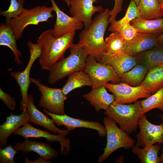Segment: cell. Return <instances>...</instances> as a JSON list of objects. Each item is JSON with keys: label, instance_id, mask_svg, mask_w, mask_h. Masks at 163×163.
<instances>
[{"label": "cell", "instance_id": "d6986e66", "mask_svg": "<svg viewBox=\"0 0 163 163\" xmlns=\"http://www.w3.org/2000/svg\"><path fill=\"white\" fill-rule=\"evenodd\" d=\"M29 122L27 110H23L21 114L14 115L11 113L6 117V121L0 125V147L7 146L8 138L11 134L21 126Z\"/></svg>", "mask_w": 163, "mask_h": 163}, {"label": "cell", "instance_id": "8fae6325", "mask_svg": "<svg viewBox=\"0 0 163 163\" xmlns=\"http://www.w3.org/2000/svg\"><path fill=\"white\" fill-rule=\"evenodd\" d=\"M163 120V116H160ZM138 126L140 131L136 135V146L142 148L158 143L163 145V121L159 125L153 124L142 114Z\"/></svg>", "mask_w": 163, "mask_h": 163}, {"label": "cell", "instance_id": "2e32d148", "mask_svg": "<svg viewBox=\"0 0 163 163\" xmlns=\"http://www.w3.org/2000/svg\"><path fill=\"white\" fill-rule=\"evenodd\" d=\"M158 36L138 32L133 39L125 43L123 53L133 56L156 46L159 45Z\"/></svg>", "mask_w": 163, "mask_h": 163}, {"label": "cell", "instance_id": "d590c367", "mask_svg": "<svg viewBox=\"0 0 163 163\" xmlns=\"http://www.w3.org/2000/svg\"><path fill=\"white\" fill-rule=\"evenodd\" d=\"M0 99L6 106L7 108L11 110H14L16 107L15 99L3 91L0 88Z\"/></svg>", "mask_w": 163, "mask_h": 163}, {"label": "cell", "instance_id": "8d00e7d4", "mask_svg": "<svg viewBox=\"0 0 163 163\" xmlns=\"http://www.w3.org/2000/svg\"><path fill=\"white\" fill-rule=\"evenodd\" d=\"M114 5L112 10L110 11L109 18L108 22L110 23L112 21L115 20L117 15L121 12L122 10V7L124 0H114Z\"/></svg>", "mask_w": 163, "mask_h": 163}, {"label": "cell", "instance_id": "f6af8a7d", "mask_svg": "<svg viewBox=\"0 0 163 163\" xmlns=\"http://www.w3.org/2000/svg\"></svg>", "mask_w": 163, "mask_h": 163}, {"label": "cell", "instance_id": "ffe728a7", "mask_svg": "<svg viewBox=\"0 0 163 163\" xmlns=\"http://www.w3.org/2000/svg\"><path fill=\"white\" fill-rule=\"evenodd\" d=\"M100 62L111 66L120 78L123 73L131 69L137 64L135 57L123 53L113 56L104 53Z\"/></svg>", "mask_w": 163, "mask_h": 163}, {"label": "cell", "instance_id": "9c48e42d", "mask_svg": "<svg viewBox=\"0 0 163 163\" xmlns=\"http://www.w3.org/2000/svg\"><path fill=\"white\" fill-rule=\"evenodd\" d=\"M30 53V59L27 66L22 71L12 72L11 76L16 81L20 88L21 101L20 103V109L22 110H27L28 91L31 83L30 74L31 67L35 61L39 58L41 53V49L37 43L30 41L27 43Z\"/></svg>", "mask_w": 163, "mask_h": 163}, {"label": "cell", "instance_id": "52a82bcc", "mask_svg": "<svg viewBox=\"0 0 163 163\" xmlns=\"http://www.w3.org/2000/svg\"><path fill=\"white\" fill-rule=\"evenodd\" d=\"M30 81L38 87L41 92L39 103L40 107L55 114H65L64 102L67 97L63 93L62 88L48 87L38 79L33 78H30Z\"/></svg>", "mask_w": 163, "mask_h": 163}, {"label": "cell", "instance_id": "7bdbcfd3", "mask_svg": "<svg viewBox=\"0 0 163 163\" xmlns=\"http://www.w3.org/2000/svg\"><path fill=\"white\" fill-rule=\"evenodd\" d=\"M161 4V5L162 14H163V0H162V2Z\"/></svg>", "mask_w": 163, "mask_h": 163}, {"label": "cell", "instance_id": "cb8c5ba5", "mask_svg": "<svg viewBox=\"0 0 163 163\" xmlns=\"http://www.w3.org/2000/svg\"><path fill=\"white\" fill-rule=\"evenodd\" d=\"M130 24L141 33L158 35L163 31V18L146 20L138 17Z\"/></svg>", "mask_w": 163, "mask_h": 163}, {"label": "cell", "instance_id": "b9f144b4", "mask_svg": "<svg viewBox=\"0 0 163 163\" xmlns=\"http://www.w3.org/2000/svg\"><path fill=\"white\" fill-rule=\"evenodd\" d=\"M137 6L139 4L140 0H133Z\"/></svg>", "mask_w": 163, "mask_h": 163}, {"label": "cell", "instance_id": "9a60e30c", "mask_svg": "<svg viewBox=\"0 0 163 163\" xmlns=\"http://www.w3.org/2000/svg\"><path fill=\"white\" fill-rule=\"evenodd\" d=\"M56 15V23L53 29V35L59 38L72 31L80 30L84 26L82 22L65 14L58 7L54 0H50Z\"/></svg>", "mask_w": 163, "mask_h": 163}, {"label": "cell", "instance_id": "4dcf8cb0", "mask_svg": "<svg viewBox=\"0 0 163 163\" xmlns=\"http://www.w3.org/2000/svg\"><path fill=\"white\" fill-rule=\"evenodd\" d=\"M140 104L142 114L154 108L163 112V87L146 99L140 101Z\"/></svg>", "mask_w": 163, "mask_h": 163}, {"label": "cell", "instance_id": "44dd1931", "mask_svg": "<svg viewBox=\"0 0 163 163\" xmlns=\"http://www.w3.org/2000/svg\"><path fill=\"white\" fill-rule=\"evenodd\" d=\"M94 107L96 111L98 112L104 109L106 110L115 101V96L107 92L104 85L92 90L89 93L82 95Z\"/></svg>", "mask_w": 163, "mask_h": 163}, {"label": "cell", "instance_id": "d4e9b609", "mask_svg": "<svg viewBox=\"0 0 163 163\" xmlns=\"http://www.w3.org/2000/svg\"><path fill=\"white\" fill-rule=\"evenodd\" d=\"M16 39L10 27L5 24L0 25V45L7 46L12 51L14 56V61L18 65L22 64L20 57L21 52L17 48Z\"/></svg>", "mask_w": 163, "mask_h": 163}, {"label": "cell", "instance_id": "ac0fdd59", "mask_svg": "<svg viewBox=\"0 0 163 163\" xmlns=\"http://www.w3.org/2000/svg\"><path fill=\"white\" fill-rule=\"evenodd\" d=\"M13 147L18 151H21L25 154L34 152L46 160L56 158L58 155V152L48 143L30 141L28 139L23 142H16Z\"/></svg>", "mask_w": 163, "mask_h": 163}, {"label": "cell", "instance_id": "ab89813d", "mask_svg": "<svg viewBox=\"0 0 163 163\" xmlns=\"http://www.w3.org/2000/svg\"><path fill=\"white\" fill-rule=\"evenodd\" d=\"M159 163H163V149L162 154L159 157Z\"/></svg>", "mask_w": 163, "mask_h": 163}, {"label": "cell", "instance_id": "83f0119b", "mask_svg": "<svg viewBox=\"0 0 163 163\" xmlns=\"http://www.w3.org/2000/svg\"><path fill=\"white\" fill-rule=\"evenodd\" d=\"M149 71L145 66L137 64L131 69L122 74L120 81L131 86H140Z\"/></svg>", "mask_w": 163, "mask_h": 163}, {"label": "cell", "instance_id": "4fadbf2b", "mask_svg": "<svg viewBox=\"0 0 163 163\" xmlns=\"http://www.w3.org/2000/svg\"><path fill=\"white\" fill-rule=\"evenodd\" d=\"M43 111L53 120L56 125L64 126L69 132L77 128H86L96 130L98 135L102 137L107 135V131L105 126L98 122L74 118L65 114L62 115L56 114L45 109H43Z\"/></svg>", "mask_w": 163, "mask_h": 163}, {"label": "cell", "instance_id": "277c9868", "mask_svg": "<svg viewBox=\"0 0 163 163\" xmlns=\"http://www.w3.org/2000/svg\"><path fill=\"white\" fill-rule=\"evenodd\" d=\"M104 114L118 124L120 128L128 134L136 131L142 115L140 101L129 104L114 102Z\"/></svg>", "mask_w": 163, "mask_h": 163}, {"label": "cell", "instance_id": "5bb4252c", "mask_svg": "<svg viewBox=\"0 0 163 163\" xmlns=\"http://www.w3.org/2000/svg\"><path fill=\"white\" fill-rule=\"evenodd\" d=\"M97 0H70L69 12L73 17L83 23L85 29L89 27L92 21V17L97 12L104 11L101 5H93Z\"/></svg>", "mask_w": 163, "mask_h": 163}, {"label": "cell", "instance_id": "7c38bea8", "mask_svg": "<svg viewBox=\"0 0 163 163\" xmlns=\"http://www.w3.org/2000/svg\"><path fill=\"white\" fill-rule=\"evenodd\" d=\"M12 134L21 136L25 139L29 138H45L46 141L50 142H59L60 145V153L64 156L68 155L71 149L70 140L69 139L66 138V136L60 134L58 135L51 134L47 131L34 127L29 123L19 128Z\"/></svg>", "mask_w": 163, "mask_h": 163}, {"label": "cell", "instance_id": "74e56055", "mask_svg": "<svg viewBox=\"0 0 163 163\" xmlns=\"http://www.w3.org/2000/svg\"><path fill=\"white\" fill-rule=\"evenodd\" d=\"M25 163H51L50 161H47V160L43 158L40 157L36 160L33 161H30L26 157L25 158Z\"/></svg>", "mask_w": 163, "mask_h": 163}, {"label": "cell", "instance_id": "484cf974", "mask_svg": "<svg viewBox=\"0 0 163 163\" xmlns=\"http://www.w3.org/2000/svg\"><path fill=\"white\" fill-rule=\"evenodd\" d=\"M137 6L140 18L152 20L161 18L163 16L161 4L158 0H140Z\"/></svg>", "mask_w": 163, "mask_h": 163}, {"label": "cell", "instance_id": "f1b7e54d", "mask_svg": "<svg viewBox=\"0 0 163 163\" xmlns=\"http://www.w3.org/2000/svg\"><path fill=\"white\" fill-rule=\"evenodd\" d=\"M161 145L157 143L142 149L135 145L132 148V151L141 163H159L158 153L161 149Z\"/></svg>", "mask_w": 163, "mask_h": 163}, {"label": "cell", "instance_id": "6da1fadb", "mask_svg": "<svg viewBox=\"0 0 163 163\" xmlns=\"http://www.w3.org/2000/svg\"><path fill=\"white\" fill-rule=\"evenodd\" d=\"M75 31L68 33L56 38L53 29L42 32L38 37L37 43L41 49L39 62L41 69L49 70L56 62L63 58L66 51L73 46Z\"/></svg>", "mask_w": 163, "mask_h": 163}, {"label": "cell", "instance_id": "3957f363", "mask_svg": "<svg viewBox=\"0 0 163 163\" xmlns=\"http://www.w3.org/2000/svg\"><path fill=\"white\" fill-rule=\"evenodd\" d=\"M70 50V54L55 63L49 70L50 85L54 84L73 72L84 70L88 53L77 44H74Z\"/></svg>", "mask_w": 163, "mask_h": 163}, {"label": "cell", "instance_id": "60d3db41", "mask_svg": "<svg viewBox=\"0 0 163 163\" xmlns=\"http://www.w3.org/2000/svg\"><path fill=\"white\" fill-rule=\"evenodd\" d=\"M62 1H64L65 2H66L68 6V7H70V0H61Z\"/></svg>", "mask_w": 163, "mask_h": 163}, {"label": "cell", "instance_id": "f35d334b", "mask_svg": "<svg viewBox=\"0 0 163 163\" xmlns=\"http://www.w3.org/2000/svg\"><path fill=\"white\" fill-rule=\"evenodd\" d=\"M158 41L159 45H163V34L161 35H158Z\"/></svg>", "mask_w": 163, "mask_h": 163}, {"label": "cell", "instance_id": "e0dca14e", "mask_svg": "<svg viewBox=\"0 0 163 163\" xmlns=\"http://www.w3.org/2000/svg\"><path fill=\"white\" fill-rule=\"evenodd\" d=\"M34 101L32 95L28 94L27 110L29 116V122L43 127L55 134L58 133L67 136L69 132L67 130H62L57 127L52 119H50L37 109Z\"/></svg>", "mask_w": 163, "mask_h": 163}, {"label": "cell", "instance_id": "603a6c76", "mask_svg": "<svg viewBox=\"0 0 163 163\" xmlns=\"http://www.w3.org/2000/svg\"><path fill=\"white\" fill-rule=\"evenodd\" d=\"M141 85L152 94L162 88L163 65L149 70Z\"/></svg>", "mask_w": 163, "mask_h": 163}, {"label": "cell", "instance_id": "30bf717a", "mask_svg": "<svg viewBox=\"0 0 163 163\" xmlns=\"http://www.w3.org/2000/svg\"><path fill=\"white\" fill-rule=\"evenodd\" d=\"M104 86L114 95V102L119 104L131 103L152 95L141 85L132 86L121 82L118 84L107 83Z\"/></svg>", "mask_w": 163, "mask_h": 163}, {"label": "cell", "instance_id": "5b68a950", "mask_svg": "<svg viewBox=\"0 0 163 163\" xmlns=\"http://www.w3.org/2000/svg\"><path fill=\"white\" fill-rule=\"evenodd\" d=\"M53 8L45 5L36 6L27 9L24 8L23 12L15 18L6 21L5 23L11 29L16 40L21 37L24 29L30 25H38L43 22L53 18Z\"/></svg>", "mask_w": 163, "mask_h": 163}, {"label": "cell", "instance_id": "836d02e7", "mask_svg": "<svg viewBox=\"0 0 163 163\" xmlns=\"http://www.w3.org/2000/svg\"><path fill=\"white\" fill-rule=\"evenodd\" d=\"M139 15L137 5L133 0H131L124 16L119 21L115 20L110 23L115 25H123L130 23L133 20L139 17Z\"/></svg>", "mask_w": 163, "mask_h": 163}, {"label": "cell", "instance_id": "7402d4cb", "mask_svg": "<svg viewBox=\"0 0 163 163\" xmlns=\"http://www.w3.org/2000/svg\"><path fill=\"white\" fill-rule=\"evenodd\" d=\"M133 56L136 59L137 64L143 65L149 70L163 65V45H159Z\"/></svg>", "mask_w": 163, "mask_h": 163}, {"label": "cell", "instance_id": "ba28073f", "mask_svg": "<svg viewBox=\"0 0 163 163\" xmlns=\"http://www.w3.org/2000/svg\"><path fill=\"white\" fill-rule=\"evenodd\" d=\"M84 71L90 77L92 88L104 85L108 82L117 83L120 81V78L111 66L98 62L91 56H87Z\"/></svg>", "mask_w": 163, "mask_h": 163}, {"label": "cell", "instance_id": "ee69618b", "mask_svg": "<svg viewBox=\"0 0 163 163\" xmlns=\"http://www.w3.org/2000/svg\"><path fill=\"white\" fill-rule=\"evenodd\" d=\"M159 3L161 4L162 2V0H158Z\"/></svg>", "mask_w": 163, "mask_h": 163}, {"label": "cell", "instance_id": "1f68e13d", "mask_svg": "<svg viewBox=\"0 0 163 163\" xmlns=\"http://www.w3.org/2000/svg\"><path fill=\"white\" fill-rule=\"evenodd\" d=\"M24 0H11L8 9L5 11H0V14L4 17L6 21L15 18L23 12L24 8Z\"/></svg>", "mask_w": 163, "mask_h": 163}, {"label": "cell", "instance_id": "d6a6232c", "mask_svg": "<svg viewBox=\"0 0 163 163\" xmlns=\"http://www.w3.org/2000/svg\"><path fill=\"white\" fill-rule=\"evenodd\" d=\"M109 30L112 32H118L126 41L132 40L138 32L137 29L131 25L130 23L121 25L110 24Z\"/></svg>", "mask_w": 163, "mask_h": 163}, {"label": "cell", "instance_id": "8992f818", "mask_svg": "<svg viewBox=\"0 0 163 163\" xmlns=\"http://www.w3.org/2000/svg\"><path fill=\"white\" fill-rule=\"evenodd\" d=\"M106 131L107 143L104 152L98 157L97 162L101 163L117 149H128L134 146L136 141L129 134L118 128L115 122L108 117L103 119Z\"/></svg>", "mask_w": 163, "mask_h": 163}, {"label": "cell", "instance_id": "7a4b0ae2", "mask_svg": "<svg viewBox=\"0 0 163 163\" xmlns=\"http://www.w3.org/2000/svg\"><path fill=\"white\" fill-rule=\"evenodd\" d=\"M110 11L108 8L97 14L87 30H82L79 36L77 44L82 46L88 55L94 57L99 62L106 50L104 35L109 23Z\"/></svg>", "mask_w": 163, "mask_h": 163}, {"label": "cell", "instance_id": "e575fe53", "mask_svg": "<svg viewBox=\"0 0 163 163\" xmlns=\"http://www.w3.org/2000/svg\"><path fill=\"white\" fill-rule=\"evenodd\" d=\"M18 153L11 144L4 148H0V163H14V158Z\"/></svg>", "mask_w": 163, "mask_h": 163}, {"label": "cell", "instance_id": "f546056e", "mask_svg": "<svg viewBox=\"0 0 163 163\" xmlns=\"http://www.w3.org/2000/svg\"><path fill=\"white\" fill-rule=\"evenodd\" d=\"M106 50L104 54L113 56L123 53V46L126 42L118 31L112 32L105 40Z\"/></svg>", "mask_w": 163, "mask_h": 163}, {"label": "cell", "instance_id": "4316f807", "mask_svg": "<svg viewBox=\"0 0 163 163\" xmlns=\"http://www.w3.org/2000/svg\"><path fill=\"white\" fill-rule=\"evenodd\" d=\"M68 76L66 83L62 88L63 93L66 96L77 88L86 86L92 87V83L89 75L84 70L73 72Z\"/></svg>", "mask_w": 163, "mask_h": 163}]
</instances>
